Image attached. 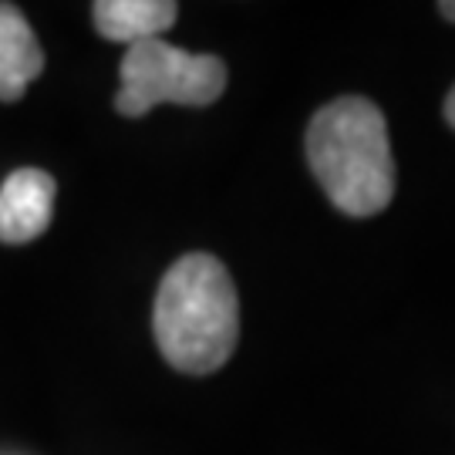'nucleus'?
Instances as JSON below:
<instances>
[{"label":"nucleus","mask_w":455,"mask_h":455,"mask_svg":"<svg viewBox=\"0 0 455 455\" xmlns=\"http://www.w3.org/2000/svg\"><path fill=\"white\" fill-rule=\"evenodd\" d=\"M152 331L176 371H220L240 341V297L227 267L210 253L180 257L159 283Z\"/></svg>","instance_id":"obj_1"},{"label":"nucleus","mask_w":455,"mask_h":455,"mask_svg":"<svg viewBox=\"0 0 455 455\" xmlns=\"http://www.w3.org/2000/svg\"><path fill=\"white\" fill-rule=\"evenodd\" d=\"M307 163L327 199L347 216H374L395 196L388 122L361 95L327 101L307 125Z\"/></svg>","instance_id":"obj_2"},{"label":"nucleus","mask_w":455,"mask_h":455,"mask_svg":"<svg viewBox=\"0 0 455 455\" xmlns=\"http://www.w3.org/2000/svg\"><path fill=\"white\" fill-rule=\"evenodd\" d=\"M122 88L115 108L125 118H142L159 105L203 108L227 92V65L216 54H189L159 37L139 41L122 58Z\"/></svg>","instance_id":"obj_3"},{"label":"nucleus","mask_w":455,"mask_h":455,"mask_svg":"<svg viewBox=\"0 0 455 455\" xmlns=\"http://www.w3.org/2000/svg\"><path fill=\"white\" fill-rule=\"evenodd\" d=\"M58 186L41 169H17L0 186V243H31L51 227Z\"/></svg>","instance_id":"obj_4"},{"label":"nucleus","mask_w":455,"mask_h":455,"mask_svg":"<svg viewBox=\"0 0 455 455\" xmlns=\"http://www.w3.org/2000/svg\"><path fill=\"white\" fill-rule=\"evenodd\" d=\"M44 71V51L28 17L14 4H0V101H17Z\"/></svg>","instance_id":"obj_5"},{"label":"nucleus","mask_w":455,"mask_h":455,"mask_svg":"<svg viewBox=\"0 0 455 455\" xmlns=\"http://www.w3.org/2000/svg\"><path fill=\"white\" fill-rule=\"evenodd\" d=\"M95 28L105 41L139 44L165 34L176 24L180 7L172 0H98L92 7Z\"/></svg>","instance_id":"obj_6"},{"label":"nucleus","mask_w":455,"mask_h":455,"mask_svg":"<svg viewBox=\"0 0 455 455\" xmlns=\"http://www.w3.org/2000/svg\"><path fill=\"white\" fill-rule=\"evenodd\" d=\"M445 122L455 129V88L449 92V98H445Z\"/></svg>","instance_id":"obj_7"},{"label":"nucleus","mask_w":455,"mask_h":455,"mask_svg":"<svg viewBox=\"0 0 455 455\" xmlns=\"http://www.w3.org/2000/svg\"><path fill=\"white\" fill-rule=\"evenodd\" d=\"M439 14L445 17V20H452V24H455V0H442Z\"/></svg>","instance_id":"obj_8"}]
</instances>
